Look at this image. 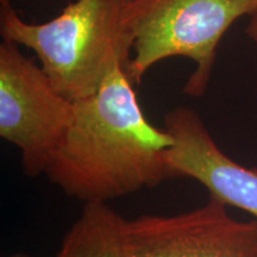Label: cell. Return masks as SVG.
Listing matches in <instances>:
<instances>
[{"instance_id":"obj_9","label":"cell","mask_w":257,"mask_h":257,"mask_svg":"<svg viewBox=\"0 0 257 257\" xmlns=\"http://www.w3.org/2000/svg\"><path fill=\"white\" fill-rule=\"evenodd\" d=\"M6 257H32V256L27 255V253H14V255H10Z\"/></svg>"},{"instance_id":"obj_2","label":"cell","mask_w":257,"mask_h":257,"mask_svg":"<svg viewBox=\"0 0 257 257\" xmlns=\"http://www.w3.org/2000/svg\"><path fill=\"white\" fill-rule=\"evenodd\" d=\"M125 0H74L57 17L28 23L2 3L4 41L29 48L54 87L75 102L95 94L117 68L126 70L134 37L125 21Z\"/></svg>"},{"instance_id":"obj_7","label":"cell","mask_w":257,"mask_h":257,"mask_svg":"<svg viewBox=\"0 0 257 257\" xmlns=\"http://www.w3.org/2000/svg\"><path fill=\"white\" fill-rule=\"evenodd\" d=\"M56 257H133L128 219L107 204H85Z\"/></svg>"},{"instance_id":"obj_8","label":"cell","mask_w":257,"mask_h":257,"mask_svg":"<svg viewBox=\"0 0 257 257\" xmlns=\"http://www.w3.org/2000/svg\"><path fill=\"white\" fill-rule=\"evenodd\" d=\"M246 35L252 42L257 44V10L253 14L250 16V21L246 27Z\"/></svg>"},{"instance_id":"obj_6","label":"cell","mask_w":257,"mask_h":257,"mask_svg":"<svg viewBox=\"0 0 257 257\" xmlns=\"http://www.w3.org/2000/svg\"><path fill=\"white\" fill-rule=\"evenodd\" d=\"M163 121V128L173 138L166 154L170 178L195 180L206 187L211 198L248 212L257 220V169L230 159L192 108L174 107Z\"/></svg>"},{"instance_id":"obj_1","label":"cell","mask_w":257,"mask_h":257,"mask_svg":"<svg viewBox=\"0 0 257 257\" xmlns=\"http://www.w3.org/2000/svg\"><path fill=\"white\" fill-rule=\"evenodd\" d=\"M123 68L95 94L75 101V114L44 174L83 204L155 187L170 178L166 154L173 138L144 117Z\"/></svg>"},{"instance_id":"obj_4","label":"cell","mask_w":257,"mask_h":257,"mask_svg":"<svg viewBox=\"0 0 257 257\" xmlns=\"http://www.w3.org/2000/svg\"><path fill=\"white\" fill-rule=\"evenodd\" d=\"M74 114L75 102L57 92L18 44H0V136L18 148L25 175L44 174Z\"/></svg>"},{"instance_id":"obj_3","label":"cell","mask_w":257,"mask_h":257,"mask_svg":"<svg viewBox=\"0 0 257 257\" xmlns=\"http://www.w3.org/2000/svg\"><path fill=\"white\" fill-rule=\"evenodd\" d=\"M256 10L257 0H131L125 9L134 37L127 78L140 85L160 61L187 57L197 67L184 93L204 95L221 37L237 19Z\"/></svg>"},{"instance_id":"obj_11","label":"cell","mask_w":257,"mask_h":257,"mask_svg":"<svg viewBox=\"0 0 257 257\" xmlns=\"http://www.w3.org/2000/svg\"><path fill=\"white\" fill-rule=\"evenodd\" d=\"M125 2H126V3H130V2H131V0H125Z\"/></svg>"},{"instance_id":"obj_5","label":"cell","mask_w":257,"mask_h":257,"mask_svg":"<svg viewBox=\"0 0 257 257\" xmlns=\"http://www.w3.org/2000/svg\"><path fill=\"white\" fill-rule=\"evenodd\" d=\"M133 257H257V220L240 221L211 198L194 210L128 219Z\"/></svg>"},{"instance_id":"obj_10","label":"cell","mask_w":257,"mask_h":257,"mask_svg":"<svg viewBox=\"0 0 257 257\" xmlns=\"http://www.w3.org/2000/svg\"><path fill=\"white\" fill-rule=\"evenodd\" d=\"M12 2H21V0H0V3H9V4H11Z\"/></svg>"}]
</instances>
